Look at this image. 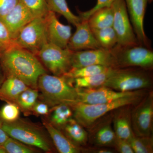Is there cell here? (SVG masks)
<instances>
[{
    "instance_id": "1",
    "label": "cell",
    "mask_w": 153,
    "mask_h": 153,
    "mask_svg": "<svg viewBox=\"0 0 153 153\" xmlns=\"http://www.w3.org/2000/svg\"><path fill=\"white\" fill-rule=\"evenodd\" d=\"M0 64L6 77L15 76L28 87L35 89H38L39 77L47 73L36 55L17 47H12L0 54Z\"/></svg>"
},
{
    "instance_id": "2",
    "label": "cell",
    "mask_w": 153,
    "mask_h": 153,
    "mask_svg": "<svg viewBox=\"0 0 153 153\" xmlns=\"http://www.w3.org/2000/svg\"><path fill=\"white\" fill-rule=\"evenodd\" d=\"M73 79L65 75L56 76L47 73L39 77L38 83L39 95L42 101L50 107L61 104L71 106L77 103L78 91L73 83Z\"/></svg>"
},
{
    "instance_id": "3",
    "label": "cell",
    "mask_w": 153,
    "mask_h": 153,
    "mask_svg": "<svg viewBox=\"0 0 153 153\" xmlns=\"http://www.w3.org/2000/svg\"><path fill=\"white\" fill-rule=\"evenodd\" d=\"M146 90L137 91L132 94L107 103L94 105L76 103L71 106L73 118L85 128H88L100 118L115 109L125 105L136 104L147 93Z\"/></svg>"
},
{
    "instance_id": "4",
    "label": "cell",
    "mask_w": 153,
    "mask_h": 153,
    "mask_svg": "<svg viewBox=\"0 0 153 153\" xmlns=\"http://www.w3.org/2000/svg\"><path fill=\"white\" fill-rule=\"evenodd\" d=\"M3 128L9 137L25 144L46 152L54 150L53 143L47 131L35 124L19 118L13 122L4 123Z\"/></svg>"
},
{
    "instance_id": "5",
    "label": "cell",
    "mask_w": 153,
    "mask_h": 153,
    "mask_svg": "<svg viewBox=\"0 0 153 153\" xmlns=\"http://www.w3.org/2000/svg\"><path fill=\"white\" fill-rule=\"evenodd\" d=\"M145 69L114 68L103 86L121 92L146 90L152 86L150 75Z\"/></svg>"
},
{
    "instance_id": "6",
    "label": "cell",
    "mask_w": 153,
    "mask_h": 153,
    "mask_svg": "<svg viewBox=\"0 0 153 153\" xmlns=\"http://www.w3.org/2000/svg\"><path fill=\"white\" fill-rule=\"evenodd\" d=\"M111 51L115 61L116 68L138 67L148 70L153 67V52L139 46L121 47L116 45Z\"/></svg>"
},
{
    "instance_id": "7",
    "label": "cell",
    "mask_w": 153,
    "mask_h": 153,
    "mask_svg": "<svg viewBox=\"0 0 153 153\" xmlns=\"http://www.w3.org/2000/svg\"><path fill=\"white\" fill-rule=\"evenodd\" d=\"M16 47L26 49L35 55L47 40L45 16L36 17L25 25L14 40Z\"/></svg>"
},
{
    "instance_id": "8",
    "label": "cell",
    "mask_w": 153,
    "mask_h": 153,
    "mask_svg": "<svg viewBox=\"0 0 153 153\" xmlns=\"http://www.w3.org/2000/svg\"><path fill=\"white\" fill-rule=\"evenodd\" d=\"M73 53V51L68 48H62L47 43L39 50L36 56L53 75L60 76L71 70Z\"/></svg>"
},
{
    "instance_id": "9",
    "label": "cell",
    "mask_w": 153,
    "mask_h": 153,
    "mask_svg": "<svg viewBox=\"0 0 153 153\" xmlns=\"http://www.w3.org/2000/svg\"><path fill=\"white\" fill-rule=\"evenodd\" d=\"M131 108L132 128L137 136L153 135V92L147 93Z\"/></svg>"
},
{
    "instance_id": "10",
    "label": "cell",
    "mask_w": 153,
    "mask_h": 153,
    "mask_svg": "<svg viewBox=\"0 0 153 153\" xmlns=\"http://www.w3.org/2000/svg\"><path fill=\"white\" fill-rule=\"evenodd\" d=\"M111 7L114 13L112 27L117 38L116 45L124 47L138 45L128 18L125 0H115Z\"/></svg>"
},
{
    "instance_id": "11",
    "label": "cell",
    "mask_w": 153,
    "mask_h": 153,
    "mask_svg": "<svg viewBox=\"0 0 153 153\" xmlns=\"http://www.w3.org/2000/svg\"><path fill=\"white\" fill-rule=\"evenodd\" d=\"M113 111L96 121L89 128L88 142L93 146L113 148L117 136L112 123Z\"/></svg>"
},
{
    "instance_id": "12",
    "label": "cell",
    "mask_w": 153,
    "mask_h": 153,
    "mask_svg": "<svg viewBox=\"0 0 153 153\" xmlns=\"http://www.w3.org/2000/svg\"><path fill=\"white\" fill-rule=\"evenodd\" d=\"M97 65L116 68L114 55L111 49L101 48L73 52L71 68Z\"/></svg>"
},
{
    "instance_id": "13",
    "label": "cell",
    "mask_w": 153,
    "mask_h": 153,
    "mask_svg": "<svg viewBox=\"0 0 153 153\" xmlns=\"http://www.w3.org/2000/svg\"><path fill=\"white\" fill-rule=\"evenodd\" d=\"M77 89L78 99L76 103L88 105L107 103L130 95L136 91L121 92L105 86L94 89Z\"/></svg>"
},
{
    "instance_id": "14",
    "label": "cell",
    "mask_w": 153,
    "mask_h": 153,
    "mask_svg": "<svg viewBox=\"0 0 153 153\" xmlns=\"http://www.w3.org/2000/svg\"><path fill=\"white\" fill-rule=\"evenodd\" d=\"M45 18L48 43L62 48H67L71 36V26L60 23L55 13L52 11L48 12Z\"/></svg>"
},
{
    "instance_id": "15",
    "label": "cell",
    "mask_w": 153,
    "mask_h": 153,
    "mask_svg": "<svg viewBox=\"0 0 153 153\" xmlns=\"http://www.w3.org/2000/svg\"><path fill=\"white\" fill-rule=\"evenodd\" d=\"M75 27L76 31L71 35L67 48L73 52L102 48L94 36L87 20H82Z\"/></svg>"
},
{
    "instance_id": "16",
    "label": "cell",
    "mask_w": 153,
    "mask_h": 153,
    "mask_svg": "<svg viewBox=\"0 0 153 153\" xmlns=\"http://www.w3.org/2000/svg\"><path fill=\"white\" fill-rule=\"evenodd\" d=\"M125 2L138 42L148 47L149 42L144 27L148 0H125Z\"/></svg>"
},
{
    "instance_id": "17",
    "label": "cell",
    "mask_w": 153,
    "mask_h": 153,
    "mask_svg": "<svg viewBox=\"0 0 153 153\" xmlns=\"http://www.w3.org/2000/svg\"><path fill=\"white\" fill-rule=\"evenodd\" d=\"M34 18L30 10L20 0L7 15L0 19L6 25L15 40L20 30Z\"/></svg>"
},
{
    "instance_id": "18",
    "label": "cell",
    "mask_w": 153,
    "mask_h": 153,
    "mask_svg": "<svg viewBox=\"0 0 153 153\" xmlns=\"http://www.w3.org/2000/svg\"><path fill=\"white\" fill-rule=\"evenodd\" d=\"M134 105L122 106L113 111V128L117 137L129 141L133 135L132 128L131 111Z\"/></svg>"
},
{
    "instance_id": "19",
    "label": "cell",
    "mask_w": 153,
    "mask_h": 153,
    "mask_svg": "<svg viewBox=\"0 0 153 153\" xmlns=\"http://www.w3.org/2000/svg\"><path fill=\"white\" fill-rule=\"evenodd\" d=\"M43 124L49 134L53 145L60 153L82 152V148L71 141L60 130L48 121L43 120Z\"/></svg>"
},
{
    "instance_id": "20",
    "label": "cell",
    "mask_w": 153,
    "mask_h": 153,
    "mask_svg": "<svg viewBox=\"0 0 153 153\" xmlns=\"http://www.w3.org/2000/svg\"><path fill=\"white\" fill-rule=\"evenodd\" d=\"M29 87L17 77L7 76L0 86V100L6 102L15 103L19 96Z\"/></svg>"
},
{
    "instance_id": "21",
    "label": "cell",
    "mask_w": 153,
    "mask_h": 153,
    "mask_svg": "<svg viewBox=\"0 0 153 153\" xmlns=\"http://www.w3.org/2000/svg\"><path fill=\"white\" fill-rule=\"evenodd\" d=\"M60 130L76 146L81 148L87 146L88 141V132L74 118L69 120Z\"/></svg>"
},
{
    "instance_id": "22",
    "label": "cell",
    "mask_w": 153,
    "mask_h": 153,
    "mask_svg": "<svg viewBox=\"0 0 153 153\" xmlns=\"http://www.w3.org/2000/svg\"><path fill=\"white\" fill-rule=\"evenodd\" d=\"M115 68L93 76L73 79V85L78 89H94L103 86Z\"/></svg>"
},
{
    "instance_id": "23",
    "label": "cell",
    "mask_w": 153,
    "mask_h": 153,
    "mask_svg": "<svg viewBox=\"0 0 153 153\" xmlns=\"http://www.w3.org/2000/svg\"><path fill=\"white\" fill-rule=\"evenodd\" d=\"M114 13L111 6L96 11L88 19L91 29H102L112 27Z\"/></svg>"
},
{
    "instance_id": "24",
    "label": "cell",
    "mask_w": 153,
    "mask_h": 153,
    "mask_svg": "<svg viewBox=\"0 0 153 153\" xmlns=\"http://www.w3.org/2000/svg\"><path fill=\"white\" fill-rule=\"evenodd\" d=\"M51 113L48 121L52 125L60 129L73 117V111L70 105L66 104H61L51 108Z\"/></svg>"
},
{
    "instance_id": "25",
    "label": "cell",
    "mask_w": 153,
    "mask_h": 153,
    "mask_svg": "<svg viewBox=\"0 0 153 153\" xmlns=\"http://www.w3.org/2000/svg\"><path fill=\"white\" fill-rule=\"evenodd\" d=\"M39 97L38 89L29 87L19 96L15 104L17 105L25 115H29L32 114V109Z\"/></svg>"
},
{
    "instance_id": "26",
    "label": "cell",
    "mask_w": 153,
    "mask_h": 153,
    "mask_svg": "<svg viewBox=\"0 0 153 153\" xmlns=\"http://www.w3.org/2000/svg\"><path fill=\"white\" fill-rule=\"evenodd\" d=\"M48 10L63 16L70 24L74 26L82 20L74 15L68 7L66 0H46Z\"/></svg>"
},
{
    "instance_id": "27",
    "label": "cell",
    "mask_w": 153,
    "mask_h": 153,
    "mask_svg": "<svg viewBox=\"0 0 153 153\" xmlns=\"http://www.w3.org/2000/svg\"><path fill=\"white\" fill-rule=\"evenodd\" d=\"M91 30L94 36L102 48L111 49L117 44V36L112 27Z\"/></svg>"
},
{
    "instance_id": "28",
    "label": "cell",
    "mask_w": 153,
    "mask_h": 153,
    "mask_svg": "<svg viewBox=\"0 0 153 153\" xmlns=\"http://www.w3.org/2000/svg\"><path fill=\"white\" fill-rule=\"evenodd\" d=\"M110 68L111 67L102 65H91L80 68H71L64 75L72 79L83 78L100 74Z\"/></svg>"
},
{
    "instance_id": "29",
    "label": "cell",
    "mask_w": 153,
    "mask_h": 153,
    "mask_svg": "<svg viewBox=\"0 0 153 153\" xmlns=\"http://www.w3.org/2000/svg\"><path fill=\"white\" fill-rule=\"evenodd\" d=\"M135 153H153V135L148 137L137 136L133 134L129 140Z\"/></svg>"
},
{
    "instance_id": "30",
    "label": "cell",
    "mask_w": 153,
    "mask_h": 153,
    "mask_svg": "<svg viewBox=\"0 0 153 153\" xmlns=\"http://www.w3.org/2000/svg\"><path fill=\"white\" fill-rule=\"evenodd\" d=\"M3 148L6 153H34L37 151L31 146L9 137L4 143Z\"/></svg>"
},
{
    "instance_id": "31",
    "label": "cell",
    "mask_w": 153,
    "mask_h": 153,
    "mask_svg": "<svg viewBox=\"0 0 153 153\" xmlns=\"http://www.w3.org/2000/svg\"><path fill=\"white\" fill-rule=\"evenodd\" d=\"M35 18L44 17L49 12L46 0H21Z\"/></svg>"
},
{
    "instance_id": "32",
    "label": "cell",
    "mask_w": 153,
    "mask_h": 153,
    "mask_svg": "<svg viewBox=\"0 0 153 153\" xmlns=\"http://www.w3.org/2000/svg\"><path fill=\"white\" fill-rule=\"evenodd\" d=\"M20 111L17 105L6 102L0 109V118L4 123L13 122L20 118Z\"/></svg>"
},
{
    "instance_id": "33",
    "label": "cell",
    "mask_w": 153,
    "mask_h": 153,
    "mask_svg": "<svg viewBox=\"0 0 153 153\" xmlns=\"http://www.w3.org/2000/svg\"><path fill=\"white\" fill-rule=\"evenodd\" d=\"M16 47L13 38L4 22L0 19V54Z\"/></svg>"
},
{
    "instance_id": "34",
    "label": "cell",
    "mask_w": 153,
    "mask_h": 153,
    "mask_svg": "<svg viewBox=\"0 0 153 153\" xmlns=\"http://www.w3.org/2000/svg\"><path fill=\"white\" fill-rule=\"evenodd\" d=\"M115 0H97L96 4L89 10L81 12L78 11L79 17L81 20H87L92 14L100 9L111 6Z\"/></svg>"
},
{
    "instance_id": "35",
    "label": "cell",
    "mask_w": 153,
    "mask_h": 153,
    "mask_svg": "<svg viewBox=\"0 0 153 153\" xmlns=\"http://www.w3.org/2000/svg\"><path fill=\"white\" fill-rule=\"evenodd\" d=\"M114 148L116 152L120 153H134L129 141L117 137Z\"/></svg>"
},
{
    "instance_id": "36",
    "label": "cell",
    "mask_w": 153,
    "mask_h": 153,
    "mask_svg": "<svg viewBox=\"0 0 153 153\" xmlns=\"http://www.w3.org/2000/svg\"><path fill=\"white\" fill-rule=\"evenodd\" d=\"M19 1L20 0H0V19L7 15Z\"/></svg>"
},
{
    "instance_id": "37",
    "label": "cell",
    "mask_w": 153,
    "mask_h": 153,
    "mask_svg": "<svg viewBox=\"0 0 153 153\" xmlns=\"http://www.w3.org/2000/svg\"><path fill=\"white\" fill-rule=\"evenodd\" d=\"M50 107L46 102L43 101H38L33 107L32 114L37 116H46L50 113Z\"/></svg>"
},
{
    "instance_id": "38",
    "label": "cell",
    "mask_w": 153,
    "mask_h": 153,
    "mask_svg": "<svg viewBox=\"0 0 153 153\" xmlns=\"http://www.w3.org/2000/svg\"><path fill=\"white\" fill-rule=\"evenodd\" d=\"M113 148L96 146L86 147L82 148V152L86 153H114L116 152Z\"/></svg>"
},
{
    "instance_id": "39",
    "label": "cell",
    "mask_w": 153,
    "mask_h": 153,
    "mask_svg": "<svg viewBox=\"0 0 153 153\" xmlns=\"http://www.w3.org/2000/svg\"><path fill=\"white\" fill-rule=\"evenodd\" d=\"M4 122L0 118V146H2L4 143L9 137V136L7 134L3 128V124Z\"/></svg>"
},
{
    "instance_id": "40",
    "label": "cell",
    "mask_w": 153,
    "mask_h": 153,
    "mask_svg": "<svg viewBox=\"0 0 153 153\" xmlns=\"http://www.w3.org/2000/svg\"><path fill=\"white\" fill-rule=\"evenodd\" d=\"M5 78V75L2 68L1 64H0V86L4 82Z\"/></svg>"
},
{
    "instance_id": "41",
    "label": "cell",
    "mask_w": 153,
    "mask_h": 153,
    "mask_svg": "<svg viewBox=\"0 0 153 153\" xmlns=\"http://www.w3.org/2000/svg\"><path fill=\"white\" fill-rule=\"evenodd\" d=\"M0 153H6L2 146H0Z\"/></svg>"
},
{
    "instance_id": "42",
    "label": "cell",
    "mask_w": 153,
    "mask_h": 153,
    "mask_svg": "<svg viewBox=\"0 0 153 153\" xmlns=\"http://www.w3.org/2000/svg\"><path fill=\"white\" fill-rule=\"evenodd\" d=\"M148 2H149V3L152 2V1L153 0H148Z\"/></svg>"
}]
</instances>
